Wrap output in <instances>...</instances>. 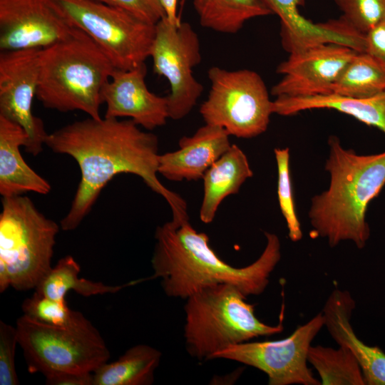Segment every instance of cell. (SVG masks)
Returning <instances> with one entry per match:
<instances>
[{
  "instance_id": "cell-1",
  "label": "cell",
  "mask_w": 385,
  "mask_h": 385,
  "mask_svg": "<svg viewBox=\"0 0 385 385\" xmlns=\"http://www.w3.org/2000/svg\"><path fill=\"white\" fill-rule=\"evenodd\" d=\"M45 145L56 153L72 157L81 180L61 229H76L88 215L103 188L116 175L140 177L169 205L175 220L189 219L185 200L158 178L159 140L130 119L93 118L75 121L48 134Z\"/></svg>"
},
{
  "instance_id": "cell-2",
  "label": "cell",
  "mask_w": 385,
  "mask_h": 385,
  "mask_svg": "<svg viewBox=\"0 0 385 385\" xmlns=\"http://www.w3.org/2000/svg\"><path fill=\"white\" fill-rule=\"evenodd\" d=\"M266 245L250 265L235 267L222 260L209 244V237L199 232L189 220H171L156 227L151 258L153 274L160 279L169 297L186 299L204 287L228 283L246 296L262 294L281 259V243L277 235L265 232Z\"/></svg>"
},
{
  "instance_id": "cell-3",
  "label": "cell",
  "mask_w": 385,
  "mask_h": 385,
  "mask_svg": "<svg viewBox=\"0 0 385 385\" xmlns=\"http://www.w3.org/2000/svg\"><path fill=\"white\" fill-rule=\"evenodd\" d=\"M328 145L329 185L312 198L310 224L330 247L348 240L362 249L370 237L368 206L385 185V151L359 155L344 148L336 135L329 136Z\"/></svg>"
},
{
  "instance_id": "cell-4",
  "label": "cell",
  "mask_w": 385,
  "mask_h": 385,
  "mask_svg": "<svg viewBox=\"0 0 385 385\" xmlns=\"http://www.w3.org/2000/svg\"><path fill=\"white\" fill-rule=\"evenodd\" d=\"M115 69L94 41L74 28L68 38L41 49L36 98L48 109L100 118L102 91Z\"/></svg>"
},
{
  "instance_id": "cell-5",
  "label": "cell",
  "mask_w": 385,
  "mask_h": 385,
  "mask_svg": "<svg viewBox=\"0 0 385 385\" xmlns=\"http://www.w3.org/2000/svg\"><path fill=\"white\" fill-rule=\"evenodd\" d=\"M236 286L220 283L202 288L186 299L184 338L188 354L200 361L217 352L260 337L282 332L255 314V305Z\"/></svg>"
},
{
  "instance_id": "cell-6",
  "label": "cell",
  "mask_w": 385,
  "mask_h": 385,
  "mask_svg": "<svg viewBox=\"0 0 385 385\" xmlns=\"http://www.w3.org/2000/svg\"><path fill=\"white\" fill-rule=\"evenodd\" d=\"M0 214V292L35 289L51 269L61 229L24 195L2 197Z\"/></svg>"
},
{
  "instance_id": "cell-7",
  "label": "cell",
  "mask_w": 385,
  "mask_h": 385,
  "mask_svg": "<svg viewBox=\"0 0 385 385\" xmlns=\"http://www.w3.org/2000/svg\"><path fill=\"white\" fill-rule=\"evenodd\" d=\"M19 344L31 373H92L110 351L98 330L81 313L71 324L53 327L25 315L16 321Z\"/></svg>"
},
{
  "instance_id": "cell-8",
  "label": "cell",
  "mask_w": 385,
  "mask_h": 385,
  "mask_svg": "<svg viewBox=\"0 0 385 385\" xmlns=\"http://www.w3.org/2000/svg\"><path fill=\"white\" fill-rule=\"evenodd\" d=\"M61 16L100 47L117 69L130 70L150 57L155 24L96 0H50Z\"/></svg>"
},
{
  "instance_id": "cell-9",
  "label": "cell",
  "mask_w": 385,
  "mask_h": 385,
  "mask_svg": "<svg viewBox=\"0 0 385 385\" xmlns=\"http://www.w3.org/2000/svg\"><path fill=\"white\" fill-rule=\"evenodd\" d=\"M207 75L211 87L200 107L205 124L222 128L240 138H254L267 130L273 101L257 72L213 66Z\"/></svg>"
},
{
  "instance_id": "cell-10",
  "label": "cell",
  "mask_w": 385,
  "mask_h": 385,
  "mask_svg": "<svg viewBox=\"0 0 385 385\" xmlns=\"http://www.w3.org/2000/svg\"><path fill=\"white\" fill-rule=\"evenodd\" d=\"M150 57L153 72L165 77L170 91L166 96L169 118L180 120L196 105L202 85L193 76V68L201 61L200 39L191 25H174L166 17L155 24Z\"/></svg>"
},
{
  "instance_id": "cell-11",
  "label": "cell",
  "mask_w": 385,
  "mask_h": 385,
  "mask_svg": "<svg viewBox=\"0 0 385 385\" xmlns=\"http://www.w3.org/2000/svg\"><path fill=\"white\" fill-rule=\"evenodd\" d=\"M323 327L320 312L287 338L231 345L215 354L212 359H225L255 367L267 375L270 385H320L307 366V354Z\"/></svg>"
},
{
  "instance_id": "cell-12",
  "label": "cell",
  "mask_w": 385,
  "mask_h": 385,
  "mask_svg": "<svg viewBox=\"0 0 385 385\" xmlns=\"http://www.w3.org/2000/svg\"><path fill=\"white\" fill-rule=\"evenodd\" d=\"M41 49L0 53V115L24 128L29 136L24 149L34 156L42 152L48 135L43 120L32 110L38 85Z\"/></svg>"
},
{
  "instance_id": "cell-13",
  "label": "cell",
  "mask_w": 385,
  "mask_h": 385,
  "mask_svg": "<svg viewBox=\"0 0 385 385\" xmlns=\"http://www.w3.org/2000/svg\"><path fill=\"white\" fill-rule=\"evenodd\" d=\"M337 43H322L290 53L277 73L282 78L272 88L275 97H310L332 94V88L357 53Z\"/></svg>"
},
{
  "instance_id": "cell-14",
  "label": "cell",
  "mask_w": 385,
  "mask_h": 385,
  "mask_svg": "<svg viewBox=\"0 0 385 385\" xmlns=\"http://www.w3.org/2000/svg\"><path fill=\"white\" fill-rule=\"evenodd\" d=\"M73 29L50 0H0L1 51L43 48Z\"/></svg>"
},
{
  "instance_id": "cell-15",
  "label": "cell",
  "mask_w": 385,
  "mask_h": 385,
  "mask_svg": "<svg viewBox=\"0 0 385 385\" xmlns=\"http://www.w3.org/2000/svg\"><path fill=\"white\" fill-rule=\"evenodd\" d=\"M145 63L130 70L115 69L102 91L106 118H129L148 130L164 125L169 118L167 97L148 88Z\"/></svg>"
},
{
  "instance_id": "cell-16",
  "label": "cell",
  "mask_w": 385,
  "mask_h": 385,
  "mask_svg": "<svg viewBox=\"0 0 385 385\" xmlns=\"http://www.w3.org/2000/svg\"><path fill=\"white\" fill-rule=\"evenodd\" d=\"M260 1L279 18L282 44L289 53L327 43L345 45L357 51L363 48L362 37L340 18L319 24L304 18L299 11L302 0Z\"/></svg>"
},
{
  "instance_id": "cell-17",
  "label": "cell",
  "mask_w": 385,
  "mask_h": 385,
  "mask_svg": "<svg viewBox=\"0 0 385 385\" xmlns=\"http://www.w3.org/2000/svg\"><path fill=\"white\" fill-rule=\"evenodd\" d=\"M228 133L219 126L205 124L191 136H183L179 148L160 154L158 174L180 182L202 179L205 172L231 146Z\"/></svg>"
},
{
  "instance_id": "cell-18",
  "label": "cell",
  "mask_w": 385,
  "mask_h": 385,
  "mask_svg": "<svg viewBox=\"0 0 385 385\" xmlns=\"http://www.w3.org/2000/svg\"><path fill=\"white\" fill-rule=\"evenodd\" d=\"M356 303L346 290L334 289L322 309L324 326L339 346L349 349L357 360L365 385H385V352L369 346L355 334L350 323Z\"/></svg>"
},
{
  "instance_id": "cell-19",
  "label": "cell",
  "mask_w": 385,
  "mask_h": 385,
  "mask_svg": "<svg viewBox=\"0 0 385 385\" xmlns=\"http://www.w3.org/2000/svg\"><path fill=\"white\" fill-rule=\"evenodd\" d=\"M29 136L18 123L0 115V194L2 197L28 192H50V183L24 160L21 146H27Z\"/></svg>"
},
{
  "instance_id": "cell-20",
  "label": "cell",
  "mask_w": 385,
  "mask_h": 385,
  "mask_svg": "<svg viewBox=\"0 0 385 385\" xmlns=\"http://www.w3.org/2000/svg\"><path fill=\"white\" fill-rule=\"evenodd\" d=\"M312 109H331L349 115L381 130L385 135V91L364 97L351 98L337 94L310 97H276L273 113L292 115Z\"/></svg>"
},
{
  "instance_id": "cell-21",
  "label": "cell",
  "mask_w": 385,
  "mask_h": 385,
  "mask_svg": "<svg viewBox=\"0 0 385 385\" xmlns=\"http://www.w3.org/2000/svg\"><path fill=\"white\" fill-rule=\"evenodd\" d=\"M253 176L245 153L235 144L218 158L205 172L200 219L205 224L213 221L222 202L237 194L242 184Z\"/></svg>"
},
{
  "instance_id": "cell-22",
  "label": "cell",
  "mask_w": 385,
  "mask_h": 385,
  "mask_svg": "<svg viewBox=\"0 0 385 385\" xmlns=\"http://www.w3.org/2000/svg\"><path fill=\"white\" fill-rule=\"evenodd\" d=\"M162 353L146 344L128 349L116 361L106 362L93 373V385H150Z\"/></svg>"
},
{
  "instance_id": "cell-23",
  "label": "cell",
  "mask_w": 385,
  "mask_h": 385,
  "mask_svg": "<svg viewBox=\"0 0 385 385\" xmlns=\"http://www.w3.org/2000/svg\"><path fill=\"white\" fill-rule=\"evenodd\" d=\"M80 272L81 267L75 259L71 255L65 256L43 277L34 292L56 300L66 301V294L70 291L83 297L112 294L144 281V279H140L124 284L108 285L81 278L78 276Z\"/></svg>"
},
{
  "instance_id": "cell-24",
  "label": "cell",
  "mask_w": 385,
  "mask_h": 385,
  "mask_svg": "<svg viewBox=\"0 0 385 385\" xmlns=\"http://www.w3.org/2000/svg\"><path fill=\"white\" fill-rule=\"evenodd\" d=\"M202 27L235 34L251 19L272 14L260 0H193Z\"/></svg>"
},
{
  "instance_id": "cell-25",
  "label": "cell",
  "mask_w": 385,
  "mask_h": 385,
  "mask_svg": "<svg viewBox=\"0 0 385 385\" xmlns=\"http://www.w3.org/2000/svg\"><path fill=\"white\" fill-rule=\"evenodd\" d=\"M385 91V63L366 52H357L332 88V93L364 98Z\"/></svg>"
},
{
  "instance_id": "cell-26",
  "label": "cell",
  "mask_w": 385,
  "mask_h": 385,
  "mask_svg": "<svg viewBox=\"0 0 385 385\" xmlns=\"http://www.w3.org/2000/svg\"><path fill=\"white\" fill-rule=\"evenodd\" d=\"M307 361L318 372L322 385H365L357 360L343 346H310Z\"/></svg>"
},
{
  "instance_id": "cell-27",
  "label": "cell",
  "mask_w": 385,
  "mask_h": 385,
  "mask_svg": "<svg viewBox=\"0 0 385 385\" xmlns=\"http://www.w3.org/2000/svg\"><path fill=\"white\" fill-rule=\"evenodd\" d=\"M277 167V197L281 212L286 221L288 235L293 242L302 238L293 197L289 170V149L277 148L274 150Z\"/></svg>"
},
{
  "instance_id": "cell-28",
  "label": "cell",
  "mask_w": 385,
  "mask_h": 385,
  "mask_svg": "<svg viewBox=\"0 0 385 385\" xmlns=\"http://www.w3.org/2000/svg\"><path fill=\"white\" fill-rule=\"evenodd\" d=\"M21 309L24 315L39 323L65 327L73 322L81 312L71 309L66 301H58L36 292L26 299Z\"/></svg>"
},
{
  "instance_id": "cell-29",
  "label": "cell",
  "mask_w": 385,
  "mask_h": 385,
  "mask_svg": "<svg viewBox=\"0 0 385 385\" xmlns=\"http://www.w3.org/2000/svg\"><path fill=\"white\" fill-rule=\"evenodd\" d=\"M341 17L358 32L365 34L385 19V0H334Z\"/></svg>"
},
{
  "instance_id": "cell-30",
  "label": "cell",
  "mask_w": 385,
  "mask_h": 385,
  "mask_svg": "<svg viewBox=\"0 0 385 385\" xmlns=\"http://www.w3.org/2000/svg\"><path fill=\"white\" fill-rule=\"evenodd\" d=\"M16 327L0 321V385H18L19 380L15 365Z\"/></svg>"
},
{
  "instance_id": "cell-31",
  "label": "cell",
  "mask_w": 385,
  "mask_h": 385,
  "mask_svg": "<svg viewBox=\"0 0 385 385\" xmlns=\"http://www.w3.org/2000/svg\"><path fill=\"white\" fill-rule=\"evenodd\" d=\"M105 4L125 10L138 18L156 24L165 17L160 0H96Z\"/></svg>"
},
{
  "instance_id": "cell-32",
  "label": "cell",
  "mask_w": 385,
  "mask_h": 385,
  "mask_svg": "<svg viewBox=\"0 0 385 385\" xmlns=\"http://www.w3.org/2000/svg\"><path fill=\"white\" fill-rule=\"evenodd\" d=\"M385 63V19L364 36V51Z\"/></svg>"
},
{
  "instance_id": "cell-33",
  "label": "cell",
  "mask_w": 385,
  "mask_h": 385,
  "mask_svg": "<svg viewBox=\"0 0 385 385\" xmlns=\"http://www.w3.org/2000/svg\"><path fill=\"white\" fill-rule=\"evenodd\" d=\"M92 373L52 374L45 376L46 384L47 385H93Z\"/></svg>"
},
{
  "instance_id": "cell-34",
  "label": "cell",
  "mask_w": 385,
  "mask_h": 385,
  "mask_svg": "<svg viewBox=\"0 0 385 385\" xmlns=\"http://www.w3.org/2000/svg\"><path fill=\"white\" fill-rule=\"evenodd\" d=\"M160 1L169 22L174 25H179L182 21L177 14L178 0H160Z\"/></svg>"
},
{
  "instance_id": "cell-35",
  "label": "cell",
  "mask_w": 385,
  "mask_h": 385,
  "mask_svg": "<svg viewBox=\"0 0 385 385\" xmlns=\"http://www.w3.org/2000/svg\"><path fill=\"white\" fill-rule=\"evenodd\" d=\"M187 0H182L181 2L183 4Z\"/></svg>"
}]
</instances>
